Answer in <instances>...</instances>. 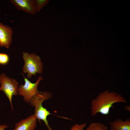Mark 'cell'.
<instances>
[{"label": "cell", "instance_id": "6da1fadb", "mask_svg": "<svg viewBox=\"0 0 130 130\" xmlns=\"http://www.w3.org/2000/svg\"><path fill=\"white\" fill-rule=\"evenodd\" d=\"M125 98L121 94L113 91L106 90L100 93L91 103V114L95 116L98 113L102 115H108L111 108H114L113 104L121 102L126 103Z\"/></svg>", "mask_w": 130, "mask_h": 130}, {"label": "cell", "instance_id": "7a4b0ae2", "mask_svg": "<svg viewBox=\"0 0 130 130\" xmlns=\"http://www.w3.org/2000/svg\"><path fill=\"white\" fill-rule=\"evenodd\" d=\"M52 94L49 91H39L31 99L29 104L30 106L35 108L34 114L39 123L43 121L48 130H53L49 126L47 118L51 114L49 111L43 107L42 105L45 101L52 98Z\"/></svg>", "mask_w": 130, "mask_h": 130}, {"label": "cell", "instance_id": "3957f363", "mask_svg": "<svg viewBox=\"0 0 130 130\" xmlns=\"http://www.w3.org/2000/svg\"><path fill=\"white\" fill-rule=\"evenodd\" d=\"M23 58L24 64L22 68L23 72L27 73L28 78H31L36 73H41L43 69V64L40 57L36 54L27 52L23 53Z\"/></svg>", "mask_w": 130, "mask_h": 130}, {"label": "cell", "instance_id": "277c9868", "mask_svg": "<svg viewBox=\"0 0 130 130\" xmlns=\"http://www.w3.org/2000/svg\"><path fill=\"white\" fill-rule=\"evenodd\" d=\"M0 91L4 93L8 99L12 112L13 108L12 103L13 96L18 95V83L15 79L7 77L5 74H0Z\"/></svg>", "mask_w": 130, "mask_h": 130}, {"label": "cell", "instance_id": "5b68a950", "mask_svg": "<svg viewBox=\"0 0 130 130\" xmlns=\"http://www.w3.org/2000/svg\"><path fill=\"white\" fill-rule=\"evenodd\" d=\"M24 78L25 84H21L19 87L18 92L19 95L23 97L24 101L29 103L32 97L38 92V86L43 78L40 76L37 81L34 83L31 82L27 78H26L22 73Z\"/></svg>", "mask_w": 130, "mask_h": 130}, {"label": "cell", "instance_id": "8992f818", "mask_svg": "<svg viewBox=\"0 0 130 130\" xmlns=\"http://www.w3.org/2000/svg\"><path fill=\"white\" fill-rule=\"evenodd\" d=\"M9 1L18 10L32 15H35L37 12L36 0H10Z\"/></svg>", "mask_w": 130, "mask_h": 130}, {"label": "cell", "instance_id": "52a82bcc", "mask_svg": "<svg viewBox=\"0 0 130 130\" xmlns=\"http://www.w3.org/2000/svg\"><path fill=\"white\" fill-rule=\"evenodd\" d=\"M12 29L0 22V46L8 48L12 41Z\"/></svg>", "mask_w": 130, "mask_h": 130}, {"label": "cell", "instance_id": "ba28073f", "mask_svg": "<svg viewBox=\"0 0 130 130\" xmlns=\"http://www.w3.org/2000/svg\"><path fill=\"white\" fill-rule=\"evenodd\" d=\"M37 120L34 115L32 114L16 123L12 130H35Z\"/></svg>", "mask_w": 130, "mask_h": 130}, {"label": "cell", "instance_id": "9c48e42d", "mask_svg": "<svg viewBox=\"0 0 130 130\" xmlns=\"http://www.w3.org/2000/svg\"><path fill=\"white\" fill-rule=\"evenodd\" d=\"M109 124L110 130H130V119L128 118L123 121L121 118L116 119Z\"/></svg>", "mask_w": 130, "mask_h": 130}, {"label": "cell", "instance_id": "30bf717a", "mask_svg": "<svg viewBox=\"0 0 130 130\" xmlns=\"http://www.w3.org/2000/svg\"><path fill=\"white\" fill-rule=\"evenodd\" d=\"M86 130H109L108 127L100 123H91L87 128Z\"/></svg>", "mask_w": 130, "mask_h": 130}, {"label": "cell", "instance_id": "8fae6325", "mask_svg": "<svg viewBox=\"0 0 130 130\" xmlns=\"http://www.w3.org/2000/svg\"><path fill=\"white\" fill-rule=\"evenodd\" d=\"M50 1L49 0H36L37 12H39L44 6L48 3Z\"/></svg>", "mask_w": 130, "mask_h": 130}, {"label": "cell", "instance_id": "7c38bea8", "mask_svg": "<svg viewBox=\"0 0 130 130\" xmlns=\"http://www.w3.org/2000/svg\"><path fill=\"white\" fill-rule=\"evenodd\" d=\"M9 57L7 54L5 53H0V65H6L9 62Z\"/></svg>", "mask_w": 130, "mask_h": 130}, {"label": "cell", "instance_id": "4fadbf2b", "mask_svg": "<svg viewBox=\"0 0 130 130\" xmlns=\"http://www.w3.org/2000/svg\"><path fill=\"white\" fill-rule=\"evenodd\" d=\"M86 124H87L85 123L80 124H75L71 127L69 130H84Z\"/></svg>", "mask_w": 130, "mask_h": 130}, {"label": "cell", "instance_id": "5bb4252c", "mask_svg": "<svg viewBox=\"0 0 130 130\" xmlns=\"http://www.w3.org/2000/svg\"><path fill=\"white\" fill-rule=\"evenodd\" d=\"M8 127L6 125L1 124H0V130H5Z\"/></svg>", "mask_w": 130, "mask_h": 130}, {"label": "cell", "instance_id": "9a60e30c", "mask_svg": "<svg viewBox=\"0 0 130 130\" xmlns=\"http://www.w3.org/2000/svg\"><path fill=\"white\" fill-rule=\"evenodd\" d=\"M125 108L126 110L130 111V106L126 105L125 106Z\"/></svg>", "mask_w": 130, "mask_h": 130}, {"label": "cell", "instance_id": "2e32d148", "mask_svg": "<svg viewBox=\"0 0 130 130\" xmlns=\"http://www.w3.org/2000/svg\"></svg>", "mask_w": 130, "mask_h": 130}]
</instances>
